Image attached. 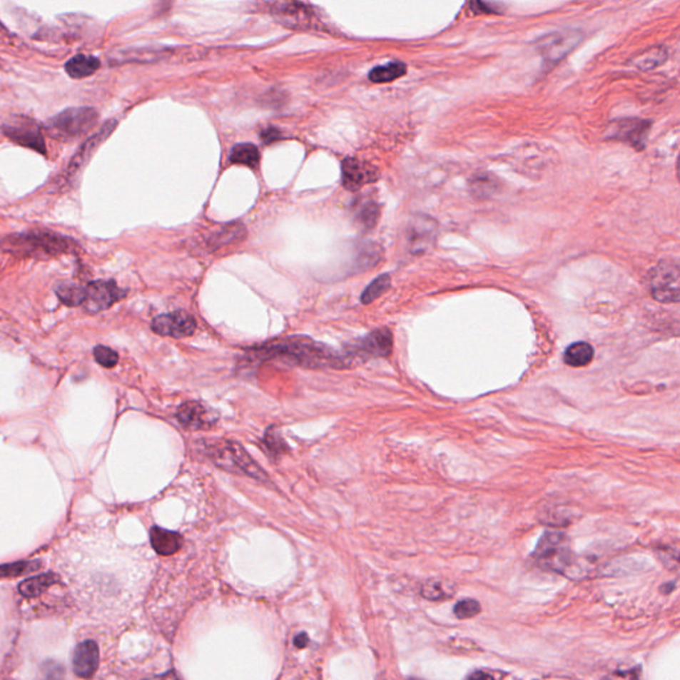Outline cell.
<instances>
[{"mask_svg": "<svg viewBox=\"0 0 680 680\" xmlns=\"http://www.w3.org/2000/svg\"><path fill=\"white\" fill-rule=\"evenodd\" d=\"M259 359H282L293 365L310 368H345L350 367L347 355L338 352L323 343L307 336H290L268 342L254 350Z\"/></svg>", "mask_w": 680, "mask_h": 680, "instance_id": "1", "label": "cell"}, {"mask_svg": "<svg viewBox=\"0 0 680 680\" xmlns=\"http://www.w3.org/2000/svg\"><path fill=\"white\" fill-rule=\"evenodd\" d=\"M76 240L47 230H31L10 234L0 240V249L21 258H58L77 249Z\"/></svg>", "mask_w": 680, "mask_h": 680, "instance_id": "2", "label": "cell"}, {"mask_svg": "<svg viewBox=\"0 0 680 680\" xmlns=\"http://www.w3.org/2000/svg\"><path fill=\"white\" fill-rule=\"evenodd\" d=\"M206 453L220 470L246 475L260 482H270L266 472L251 459L242 445L234 441L225 440L211 444L206 442Z\"/></svg>", "mask_w": 680, "mask_h": 680, "instance_id": "3", "label": "cell"}, {"mask_svg": "<svg viewBox=\"0 0 680 680\" xmlns=\"http://www.w3.org/2000/svg\"><path fill=\"white\" fill-rule=\"evenodd\" d=\"M97 118L98 113L95 108H68L59 115L51 117L44 129L54 138L72 141L86 136L96 125Z\"/></svg>", "mask_w": 680, "mask_h": 680, "instance_id": "4", "label": "cell"}, {"mask_svg": "<svg viewBox=\"0 0 680 680\" xmlns=\"http://www.w3.org/2000/svg\"><path fill=\"white\" fill-rule=\"evenodd\" d=\"M533 558L544 569L564 573L572 564V550L565 534L559 532H547L541 537Z\"/></svg>", "mask_w": 680, "mask_h": 680, "instance_id": "5", "label": "cell"}, {"mask_svg": "<svg viewBox=\"0 0 680 680\" xmlns=\"http://www.w3.org/2000/svg\"><path fill=\"white\" fill-rule=\"evenodd\" d=\"M392 334L387 328L375 330L371 334L345 347L350 365L363 363L371 357H384L392 352Z\"/></svg>", "mask_w": 680, "mask_h": 680, "instance_id": "6", "label": "cell"}, {"mask_svg": "<svg viewBox=\"0 0 680 680\" xmlns=\"http://www.w3.org/2000/svg\"><path fill=\"white\" fill-rule=\"evenodd\" d=\"M652 297L661 303H678L680 299V273L676 263L661 262L649 274Z\"/></svg>", "mask_w": 680, "mask_h": 680, "instance_id": "7", "label": "cell"}, {"mask_svg": "<svg viewBox=\"0 0 680 680\" xmlns=\"http://www.w3.org/2000/svg\"><path fill=\"white\" fill-rule=\"evenodd\" d=\"M270 12L283 26L294 29H326L315 11L305 3L278 1L270 4Z\"/></svg>", "mask_w": 680, "mask_h": 680, "instance_id": "8", "label": "cell"}, {"mask_svg": "<svg viewBox=\"0 0 680 680\" xmlns=\"http://www.w3.org/2000/svg\"><path fill=\"white\" fill-rule=\"evenodd\" d=\"M116 125H117L116 120H109L108 123H106L98 129L97 133L91 136L86 143L78 148V151L75 153V156L71 158L67 169H66V172L60 180L63 186L68 185V183L69 185L73 183V181L77 178V176L83 172L84 166L91 160L92 154L96 152L97 148L103 144L106 138L111 136V133L115 131Z\"/></svg>", "mask_w": 680, "mask_h": 680, "instance_id": "9", "label": "cell"}, {"mask_svg": "<svg viewBox=\"0 0 680 680\" xmlns=\"http://www.w3.org/2000/svg\"><path fill=\"white\" fill-rule=\"evenodd\" d=\"M581 31L553 32L537 41V49L549 64H557L582 41Z\"/></svg>", "mask_w": 680, "mask_h": 680, "instance_id": "10", "label": "cell"}, {"mask_svg": "<svg viewBox=\"0 0 680 680\" xmlns=\"http://www.w3.org/2000/svg\"><path fill=\"white\" fill-rule=\"evenodd\" d=\"M650 126L651 123L642 118L614 120L606 129V140L623 141L634 146L636 151H643Z\"/></svg>", "mask_w": 680, "mask_h": 680, "instance_id": "11", "label": "cell"}, {"mask_svg": "<svg viewBox=\"0 0 680 680\" xmlns=\"http://www.w3.org/2000/svg\"><path fill=\"white\" fill-rule=\"evenodd\" d=\"M84 288L86 299L83 307L88 313L104 311L126 295V291L118 288L115 280H95Z\"/></svg>", "mask_w": 680, "mask_h": 680, "instance_id": "12", "label": "cell"}, {"mask_svg": "<svg viewBox=\"0 0 680 680\" xmlns=\"http://www.w3.org/2000/svg\"><path fill=\"white\" fill-rule=\"evenodd\" d=\"M1 132L15 144L26 146L40 154L47 153L41 129L29 118L21 117L14 123L4 124L1 126Z\"/></svg>", "mask_w": 680, "mask_h": 680, "instance_id": "13", "label": "cell"}, {"mask_svg": "<svg viewBox=\"0 0 680 680\" xmlns=\"http://www.w3.org/2000/svg\"><path fill=\"white\" fill-rule=\"evenodd\" d=\"M152 330L157 335L180 339L193 335L197 330V322L189 313L180 310L154 318Z\"/></svg>", "mask_w": 680, "mask_h": 680, "instance_id": "14", "label": "cell"}, {"mask_svg": "<svg viewBox=\"0 0 680 680\" xmlns=\"http://www.w3.org/2000/svg\"><path fill=\"white\" fill-rule=\"evenodd\" d=\"M177 420L185 430L206 431L218 422V415L200 402H186L177 410Z\"/></svg>", "mask_w": 680, "mask_h": 680, "instance_id": "15", "label": "cell"}, {"mask_svg": "<svg viewBox=\"0 0 680 680\" xmlns=\"http://www.w3.org/2000/svg\"><path fill=\"white\" fill-rule=\"evenodd\" d=\"M413 254H422L435 246L437 238V222L427 215L416 217L408 233Z\"/></svg>", "mask_w": 680, "mask_h": 680, "instance_id": "16", "label": "cell"}, {"mask_svg": "<svg viewBox=\"0 0 680 680\" xmlns=\"http://www.w3.org/2000/svg\"><path fill=\"white\" fill-rule=\"evenodd\" d=\"M377 178V172L371 165L356 158H345L342 163V180L343 186L348 191H357L363 185L374 183Z\"/></svg>", "mask_w": 680, "mask_h": 680, "instance_id": "17", "label": "cell"}, {"mask_svg": "<svg viewBox=\"0 0 680 680\" xmlns=\"http://www.w3.org/2000/svg\"><path fill=\"white\" fill-rule=\"evenodd\" d=\"M73 671L78 678H92L98 669V647L93 641H86L77 644L73 658Z\"/></svg>", "mask_w": 680, "mask_h": 680, "instance_id": "18", "label": "cell"}, {"mask_svg": "<svg viewBox=\"0 0 680 680\" xmlns=\"http://www.w3.org/2000/svg\"><path fill=\"white\" fill-rule=\"evenodd\" d=\"M149 536L152 547L160 556H172L183 547V536L177 532L166 530L160 527H152Z\"/></svg>", "mask_w": 680, "mask_h": 680, "instance_id": "19", "label": "cell"}, {"mask_svg": "<svg viewBox=\"0 0 680 680\" xmlns=\"http://www.w3.org/2000/svg\"><path fill=\"white\" fill-rule=\"evenodd\" d=\"M100 60L92 55H76L66 63V72L68 76L80 80L92 76L100 68Z\"/></svg>", "mask_w": 680, "mask_h": 680, "instance_id": "20", "label": "cell"}, {"mask_svg": "<svg viewBox=\"0 0 680 680\" xmlns=\"http://www.w3.org/2000/svg\"><path fill=\"white\" fill-rule=\"evenodd\" d=\"M58 575L54 573H46V574L36 575L23 581L19 584L20 594L27 597V598H35L39 595L46 593L52 584L58 582Z\"/></svg>", "mask_w": 680, "mask_h": 680, "instance_id": "21", "label": "cell"}, {"mask_svg": "<svg viewBox=\"0 0 680 680\" xmlns=\"http://www.w3.org/2000/svg\"><path fill=\"white\" fill-rule=\"evenodd\" d=\"M594 357L593 347L586 342H577L569 345L564 355V360L570 367H586L590 365Z\"/></svg>", "mask_w": 680, "mask_h": 680, "instance_id": "22", "label": "cell"}, {"mask_svg": "<svg viewBox=\"0 0 680 680\" xmlns=\"http://www.w3.org/2000/svg\"><path fill=\"white\" fill-rule=\"evenodd\" d=\"M55 291H56L59 299L61 300V303H64L66 306L76 307L84 305V299H86V288L84 286L64 282V283L58 285Z\"/></svg>", "mask_w": 680, "mask_h": 680, "instance_id": "23", "label": "cell"}, {"mask_svg": "<svg viewBox=\"0 0 680 680\" xmlns=\"http://www.w3.org/2000/svg\"><path fill=\"white\" fill-rule=\"evenodd\" d=\"M405 73H407V64H404L402 61H392L385 66L375 67L370 72V80L377 84L390 83L399 77L404 76Z\"/></svg>", "mask_w": 680, "mask_h": 680, "instance_id": "24", "label": "cell"}, {"mask_svg": "<svg viewBox=\"0 0 680 680\" xmlns=\"http://www.w3.org/2000/svg\"><path fill=\"white\" fill-rule=\"evenodd\" d=\"M667 58H669V52H667L666 47L658 46V47H654V49L643 52L642 55L634 59L632 66H635V67L639 68L642 71H651L654 68L661 66L667 60Z\"/></svg>", "mask_w": 680, "mask_h": 680, "instance_id": "25", "label": "cell"}, {"mask_svg": "<svg viewBox=\"0 0 680 680\" xmlns=\"http://www.w3.org/2000/svg\"><path fill=\"white\" fill-rule=\"evenodd\" d=\"M230 163H238V165H245L250 168H257L258 166L260 156H259L258 148L253 144H238L233 148L230 153Z\"/></svg>", "mask_w": 680, "mask_h": 680, "instance_id": "26", "label": "cell"}, {"mask_svg": "<svg viewBox=\"0 0 680 680\" xmlns=\"http://www.w3.org/2000/svg\"><path fill=\"white\" fill-rule=\"evenodd\" d=\"M455 593L453 584L442 582V581H428L422 584V594L424 598L430 601H440L445 598H450Z\"/></svg>", "mask_w": 680, "mask_h": 680, "instance_id": "27", "label": "cell"}, {"mask_svg": "<svg viewBox=\"0 0 680 680\" xmlns=\"http://www.w3.org/2000/svg\"><path fill=\"white\" fill-rule=\"evenodd\" d=\"M40 567H41L40 561H20V562L7 564V565L0 566V577L10 578V577L29 574V573L36 572Z\"/></svg>", "mask_w": 680, "mask_h": 680, "instance_id": "28", "label": "cell"}, {"mask_svg": "<svg viewBox=\"0 0 680 680\" xmlns=\"http://www.w3.org/2000/svg\"><path fill=\"white\" fill-rule=\"evenodd\" d=\"M391 286V277L388 274L380 275L379 278L375 279L374 282L365 288L360 297V300L363 305H370L372 303L375 299L382 297L384 293Z\"/></svg>", "mask_w": 680, "mask_h": 680, "instance_id": "29", "label": "cell"}, {"mask_svg": "<svg viewBox=\"0 0 680 680\" xmlns=\"http://www.w3.org/2000/svg\"><path fill=\"white\" fill-rule=\"evenodd\" d=\"M263 442H265V445H266V448H268L270 456H271L274 460H277L282 455L288 453V450H288V445H286V442L283 441V439H282L274 430H268V431L266 432Z\"/></svg>", "mask_w": 680, "mask_h": 680, "instance_id": "30", "label": "cell"}, {"mask_svg": "<svg viewBox=\"0 0 680 680\" xmlns=\"http://www.w3.org/2000/svg\"><path fill=\"white\" fill-rule=\"evenodd\" d=\"M97 363L106 368H113L118 363V355L112 348L106 345H97L93 350Z\"/></svg>", "mask_w": 680, "mask_h": 680, "instance_id": "31", "label": "cell"}, {"mask_svg": "<svg viewBox=\"0 0 680 680\" xmlns=\"http://www.w3.org/2000/svg\"><path fill=\"white\" fill-rule=\"evenodd\" d=\"M481 612V606L477 601L475 599H462L459 604H456L453 613L459 619H467V618H473Z\"/></svg>", "mask_w": 680, "mask_h": 680, "instance_id": "32", "label": "cell"}, {"mask_svg": "<svg viewBox=\"0 0 680 680\" xmlns=\"http://www.w3.org/2000/svg\"><path fill=\"white\" fill-rule=\"evenodd\" d=\"M470 186H472V193L477 198H482V197H488L489 193L494 191V181H490L488 176H477L476 178L472 180Z\"/></svg>", "mask_w": 680, "mask_h": 680, "instance_id": "33", "label": "cell"}, {"mask_svg": "<svg viewBox=\"0 0 680 680\" xmlns=\"http://www.w3.org/2000/svg\"><path fill=\"white\" fill-rule=\"evenodd\" d=\"M377 217H379V209H377V206L374 202L365 203V206L359 211V222L367 229L374 228Z\"/></svg>", "mask_w": 680, "mask_h": 680, "instance_id": "34", "label": "cell"}, {"mask_svg": "<svg viewBox=\"0 0 680 680\" xmlns=\"http://www.w3.org/2000/svg\"><path fill=\"white\" fill-rule=\"evenodd\" d=\"M470 11H475L477 14H496L497 11L493 10L489 4H485L482 1H472L470 3Z\"/></svg>", "mask_w": 680, "mask_h": 680, "instance_id": "35", "label": "cell"}, {"mask_svg": "<svg viewBox=\"0 0 680 680\" xmlns=\"http://www.w3.org/2000/svg\"><path fill=\"white\" fill-rule=\"evenodd\" d=\"M145 680H180V679H178V676L176 675V672H174V671H169V672H166V674H163V675H158V676H153V678H149V679H145Z\"/></svg>", "mask_w": 680, "mask_h": 680, "instance_id": "36", "label": "cell"}, {"mask_svg": "<svg viewBox=\"0 0 680 680\" xmlns=\"http://www.w3.org/2000/svg\"><path fill=\"white\" fill-rule=\"evenodd\" d=\"M467 680H493V678L488 674L482 672V671H477V672H473L472 675H470Z\"/></svg>", "mask_w": 680, "mask_h": 680, "instance_id": "37", "label": "cell"}, {"mask_svg": "<svg viewBox=\"0 0 680 680\" xmlns=\"http://www.w3.org/2000/svg\"><path fill=\"white\" fill-rule=\"evenodd\" d=\"M307 642H308V638H307L306 634H300L298 635L295 638V646L299 647V649H303L306 646Z\"/></svg>", "mask_w": 680, "mask_h": 680, "instance_id": "38", "label": "cell"}]
</instances>
